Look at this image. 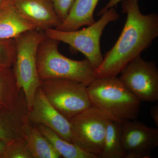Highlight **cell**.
Here are the masks:
<instances>
[{
    "instance_id": "1",
    "label": "cell",
    "mask_w": 158,
    "mask_h": 158,
    "mask_svg": "<svg viewBox=\"0 0 158 158\" xmlns=\"http://www.w3.org/2000/svg\"><path fill=\"white\" fill-rule=\"evenodd\" d=\"M127 20L121 34L101 64L94 69L95 78L117 77L136 57L148 48L158 36V15L142 14L138 1H122Z\"/></svg>"
},
{
    "instance_id": "2",
    "label": "cell",
    "mask_w": 158,
    "mask_h": 158,
    "mask_svg": "<svg viewBox=\"0 0 158 158\" xmlns=\"http://www.w3.org/2000/svg\"><path fill=\"white\" fill-rule=\"evenodd\" d=\"M87 91L92 106L113 119L123 122L138 118L141 102L117 77L95 78Z\"/></svg>"
},
{
    "instance_id": "3",
    "label": "cell",
    "mask_w": 158,
    "mask_h": 158,
    "mask_svg": "<svg viewBox=\"0 0 158 158\" xmlns=\"http://www.w3.org/2000/svg\"><path fill=\"white\" fill-rule=\"evenodd\" d=\"M59 43L46 36L40 43L37 60L40 79H69L88 86L95 78L94 68L87 59L77 61L62 55L59 51Z\"/></svg>"
},
{
    "instance_id": "4",
    "label": "cell",
    "mask_w": 158,
    "mask_h": 158,
    "mask_svg": "<svg viewBox=\"0 0 158 158\" xmlns=\"http://www.w3.org/2000/svg\"><path fill=\"white\" fill-rule=\"evenodd\" d=\"M44 31L34 29L15 38V56L12 68L19 88L24 94L28 110L41 80L37 69L38 49L45 38Z\"/></svg>"
},
{
    "instance_id": "5",
    "label": "cell",
    "mask_w": 158,
    "mask_h": 158,
    "mask_svg": "<svg viewBox=\"0 0 158 158\" xmlns=\"http://www.w3.org/2000/svg\"><path fill=\"white\" fill-rule=\"evenodd\" d=\"M119 18L116 9L112 8L102 15L97 21L81 30L65 31L52 28L45 30L44 33L46 37L66 44L84 54L95 69L103 59L100 47L103 32L110 23Z\"/></svg>"
},
{
    "instance_id": "6",
    "label": "cell",
    "mask_w": 158,
    "mask_h": 158,
    "mask_svg": "<svg viewBox=\"0 0 158 158\" xmlns=\"http://www.w3.org/2000/svg\"><path fill=\"white\" fill-rule=\"evenodd\" d=\"M40 87L52 106L68 120L92 106L87 86L81 82L50 78L41 80Z\"/></svg>"
},
{
    "instance_id": "7",
    "label": "cell",
    "mask_w": 158,
    "mask_h": 158,
    "mask_svg": "<svg viewBox=\"0 0 158 158\" xmlns=\"http://www.w3.org/2000/svg\"><path fill=\"white\" fill-rule=\"evenodd\" d=\"M111 119L113 118L93 106L82 111L69 120L72 142L98 158L102 152L107 124Z\"/></svg>"
},
{
    "instance_id": "8",
    "label": "cell",
    "mask_w": 158,
    "mask_h": 158,
    "mask_svg": "<svg viewBox=\"0 0 158 158\" xmlns=\"http://www.w3.org/2000/svg\"><path fill=\"white\" fill-rule=\"evenodd\" d=\"M122 84L140 102L158 100V69L155 62L136 57L121 72Z\"/></svg>"
},
{
    "instance_id": "9",
    "label": "cell",
    "mask_w": 158,
    "mask_h": 158,
    "mask_svg": "<svg viewBox=\"0 0 158 158\" xmlns=\"http://www.w3.org/2000/svg\"><path fill=\"white\" fill-rule=\"evenodd\" d=\"M121 136L125 158H148L158 146L157 128L137 121L121 122Z\"/></svg>"
},
{
    "instance_id": "10",
    "label": "cell",
    "mask_w": 158,
    "mask_h": 158,
    "mask_svg": "<svg viewBox=\"0 0 158 158\" xmlns=\"http://www.w3.org/2000/svg\"><path fill=\"white\" fill-rule=\"evenodd\" d=\"M27 118L31 124L47 127L63 139L72 142L69 120L52 106L40 87L35 93L33 105L28 112Z\"/></svg>"
},
{
    "instance_id": "11",
    "label": "cell",
    "mask_w": 158,
    "mask_h": 158,
    "mask_svg": "<svg viewBox=\"0 0 158 158\" xmlns=\"http://www.w3.org/2000/svg\"><path fill=\"white\" fill-rule=\"evenodd\" d=\"M27 104L22 92L19 101L13 107L0 110V139L6 144L24 138L30 123L27 118Z\"/></svg>"
},
{
    "instance_id": "12",
    "label": "cell",
    "mask_w": 158,
    "mask_h": 158,
    "mask_svg": "<svg viewBox=\"0 0 158 158\" xmlns=\"http://www.w3.org/2000/svg\"><path fill=\"white\" fill-rule=\"evenodd\" d=\"M12 4L36 29L56 28L62 23L50 0H12Z\"/></svg>"
},
{
    "instance_id": "13",
    "label": "cell",
    "mask_w": 158,
    "mask_h": 158,
    "mask_svg": "<svg viewBox=\"0 0 158 158\" xmlns=\"http://www.w3.org/2000/svg\"><path fill=\"white\" fill-rule=\"evenodd\" d=\"M100 0H75L68 17L56 28L59 31L78 30L95 22L94 13Z\"/></svg>"
},
{
    "instance_id": "14",
    "label": "cell",
    "mask_w": 158,
    "mask_h": 158,
    "mask_svg": "<svg viewBox=\"0 0 158 158\" xmlns=\"http://www.w3.org/2000/svg\"><path fill=\"white\" fill-rule=\"evenodd\" d=\"M35 29L13 4L0 9V40L15 39L24 32Z\"/></svg>"
},
{
    "instance_id": "15",
    "label": "cell",
    "mask_w": 158,
    "mask_h": 158,
    "mask_svg": "<svg viewBox=\"0 0 158 158\" xmlns=\"http://www.w3.org/2000/svg\"><path fill=\"white\" fill-rule=\"evenodd\" d=\"M22 92L11 67L0 66V110L13 107L19 101Z\"/></svg>"
},
{
    "instance_id": "16",
    "label": "cell",
    "mask_w": 158,
    "mask_h": 158,
    "mask_svg": "<svg viewBox=\"0 0 158 158\" xmlns=\"http://www.w3.org/2000/svg\"><path fill=\"white\" fill-rule=\"evenodd\" d=\"M24 139L33 158L60 157L49 141L34 125L30 123Z\"/></svg>"
},
{
    "instance_id": "17",
    "label": "cell",
    "mask_w": 158,
    "mask_h": 158,
    "mask_svg": "<svg viewBox=\"0 0 158 158\" xmlns=\"http://www.w3.org/2000/svg\"><path fill=\"white\" fill-rule=\"evenodd\" d=\"M40 133L49 141L60 157L65 158H97L85 152L78 146L61 138L49 128L42 125H35Z\"/></svg>"
},
{
    "instance_id": "18",
    "label": "cell",
    "mask_w": 158,
    "mask_h": 158,
    "mask_svg": "<svg viewBox=\"0 0 158 158\" xmlns=\"http://www.w3.org/2000/svg\"><path fill=\"white\" fill-rule=\"evenodd\" d=\"M121 122L114 119L108 121L102 152L99 158H126L122 143Z\"/></svg>"
},
{
    "instance_id": "19",
    "label": "cell",
    "mask_w": 158,
    "mask_h": 158,
    "mask_svg": "<svg viewBox=\"0 0 158 158\" xmlns=\"http://www.w3.org/2000/svg\"><path fill=\"white\" fill-rule=\"evenodd\" d=\"M2 158H33L24 138H19L6 144Z\"/></svg>"
},
{
    "instance_id": "20",
    "label": "cell",
    "mask_w": 158,
    "mask_h": 158,
    "mask_svg": "<svg viewBox=\"0 0 158 158\" xmlns=\"http://www.w3.org/2000/svg\"><path fill=\"white\" fill-rule=\"evenodd\" d=\"M15 56L14 39L0 40V66L12 67Z\"/></svg>"
},
{
    "instance_id": "21",
    "label": "cell",
    "mask_w": 158,
    "mask_h": 158,
    "mask_svg": "<svg viewBox=\"0 0 158 158\" xmlns=\"http://www.w3.org/2000/svg\"><path fill=\"white\" fill-rule=\"evenodd\" d=\"M61 22L68 17L75 0H50Z\"/></svg>"
},
{
    "instance_id": "22",
    "label": "cell",
    "mask_w": 158,
    "mask_h": 158,
    "mask_svg": "<svg viewBox=\"0 0 158 158\" xmlns=\"http://www.w3.org/2000/svg\"><path fill=\"white\" fill-rule=\"evenodd\" d=\"M123 0H109L108 3L102 8L101 10H100L98 13V16H101L106 11L112 8H114L119 2ZM134 1H138V0H134Z\"/></svg>"
},
{
    "instance_id": "23",
    "label": "cell",
    "mask_w": 158,
    "mask_h": 158,
    "mask_svg": "<svg viewBox=\"0 0 158 158\" xmlns=\"http://www.w3.org/2000/svg\"><path fill=\"white\" fill-rule=\"evenodd\" d=\"M150 114L153 121L157 126H158V105L152 106L150 110Z\"/></svg>"
},
{
    "instance_id": "24",
    "label": "cell",
    "mask_w": 158,
    "mask_h": 158,
    "mask_svg": "<svg viewBox=\"0 0 158 158\" xmlns=\"http://www.w3.org/2000/svg\"><path fill=\"white\" fill-rule=\"evenodd\" d=\"M6 143L3 140L0 139V158H2V156L4 153L6 147Z\"/></svg>"
},
{
    "instance_id": "25",
    "label": "cell",
    "mask_w": 158,
    "mask_h": 158,
    "mask_svg": "<svg viewBox=\"0 0 158 158\" xmlns=\"http://www.w3.org/2000/svg\"><path fill=\"white\" fill-rule=\"evenodd\" d=\"M12 4V0H0V9Z\"/></svg>"
}]
</instances>
